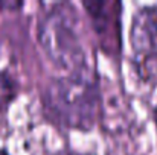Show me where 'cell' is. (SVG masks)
<instances>
[{"label":"cell","instance_id":"obj_3","mask_svg":"<svg viewBox=\"0 0 157 155\" xmlns=\"http://www.w3.org/2000/svg\"><path fill=\"white\" fill-rule=\"evenodd\" d=\"M131 47L134 64L144 78L156 72L157 61V11L142 9L134 17L131 28Z\"/></svg>","mask_w":157,"mask_h":155},{"label":"cell","instance_id":"obj_2","mask_svg":"<svg viewBox=\"0 0 157 155\" xmlns=\"http://www.w3.org/2000/svg\"><path fill=\"white\" fill-rule=\"evenodd\" d=\"M38 41L48 58L66 73L87 70L79 18L72 5H55L44 14L38 24Z\"/></svg>","mask_w":157,"mask_h":155},{"label":"cell","instance_id":"obj_6","mask_svg":"<svg viewBox=\"0 0 157 155\" xmlns=\"http://www.w3.org/2000/svg\"><path fill=\"white\" fill-rule=\"evenodd\" d=\"M156 125H157V109H156Z\"/></svg>","mask_w":157,"mask_h":155},{"label":"cell","instance_id":"obj_1","mask_svg":"<svg viewBox=\"0 0 157 155\" xmlns=\"http://www.w3.org/2000/svg\"><path fill=\"white\" fill-rule=\"evenodd\" d=\"M44 103L59 123L69 128L89 129L95 123L98 111V84L87 70L66 73L49 82Z\"/></svg>","mask_w":157,"mask_h":155},{"label":"cell","instance_id":"obj_4","mask_svg":"<svg viewBox=\"0 0 157 155\" xmlns=\"http://www.w3.org/2000/svg\"><path fill=\"white\" fill-rule=\"evenodd\" d=\"M114 3L105 2H86L84 8L87 9L96 32L104 38V35H111L117 29V12L110 11Z\"/></svg>","mask_w":157,"mask_h":155},{"label":"cell","instance_id":"obj_5","mask_svg":"<svg viewBox=\"0 0 157 155\" xmlns=\"http://www.w3.org/2000/svg\"><path fill=\"white\" fill-rule=\"evenodd\" d=\"M12 96V85H11V81L0 75V106H5L6 103L9 102Z\"/></svg>","mask_w":157,"mask_h":155}]
</instances>
